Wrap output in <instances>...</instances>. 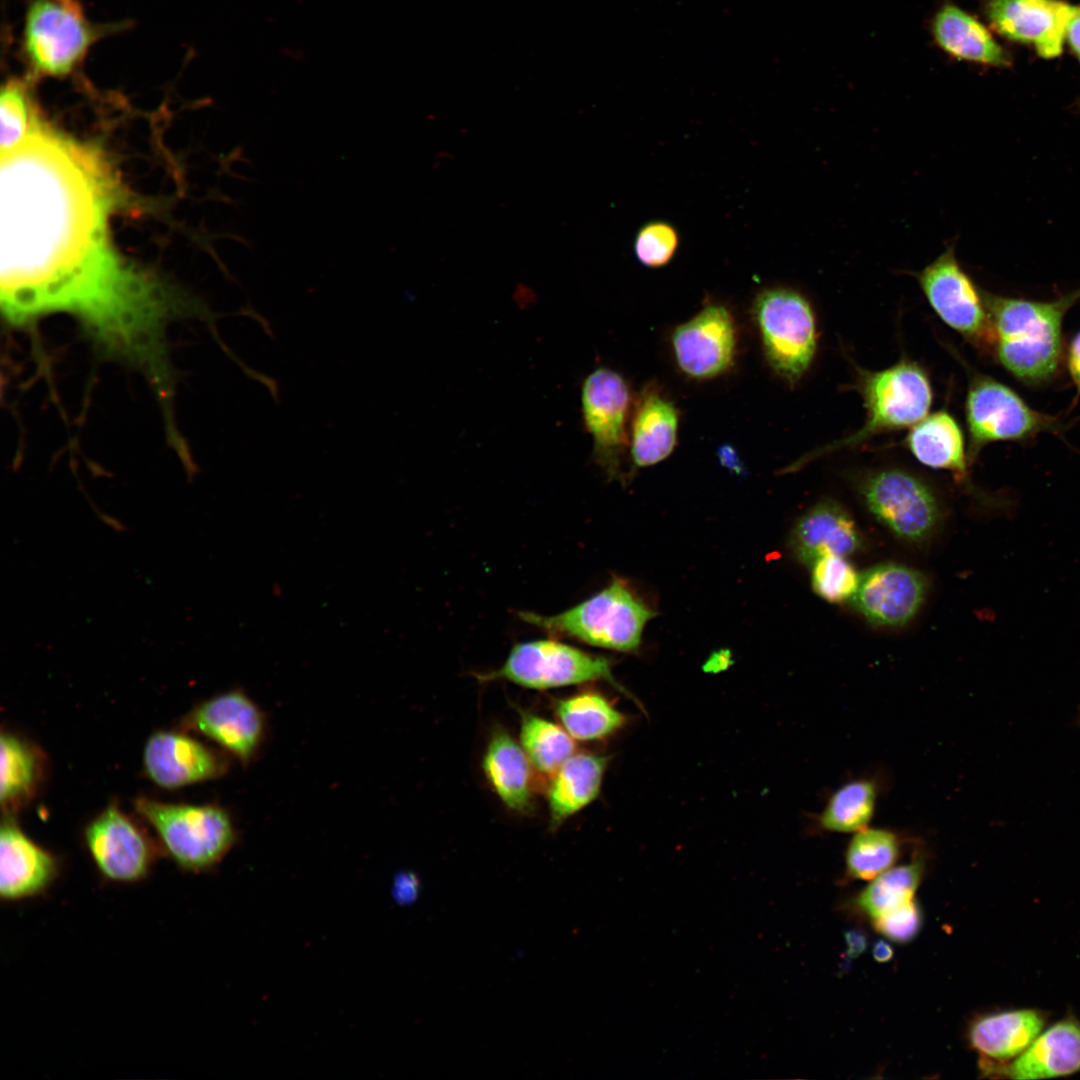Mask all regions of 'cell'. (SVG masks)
<instances>
[{
	"mask_svg": "<svg viewBox=\"0 0 1080 1080\" xmlns=\"http://www.w3.org/2000/svg\"><path fill=\"white\" fill-rule=\"evenodd\" d=\"M965 411L971 461L991 442L1026 440L1060 429L1057 418L1031 408L1011 388L983 375L971 381Z\"/></svg>",
	"mask_w": 1080,
	"mask_h": 1080,
	"instance_id": "cell-11",
	"label": "cell"
},
{
	"mask_svg": "<svg viewBox=\"0 0 1080 1080\" xmlns=\"http://www.w3.org/2000/svg\"><path fill=\"white\" fill-rule=\"evenodd\" d=\"M930 306L979 351L994 353L996 336L982 293L959 265L954 246L916 276Z\"/></svg>",
	"mask_w": 1080,
	"mask_h": 1080,
	"instance_id": "cell-13",
	"label": "cell"
},
{
	"mask_svg": "<svg viewBox=\"0 0 1080 1080\" xmlns=\"http://www.w3.org/2000/svg\"><path fill=\"white\" fill-rule=\"evenodd\" d=\"M85 841L98 872L112 883L142 881L154 862L149 841L115 806L107 807L88 824Z\"/></svg>",
	"mask_w": 1080,
	"mask_h": 1080,
	"instance_id": "cell-16",
	"label": "cell"
},
{
	"mask_svg": "<svg viewBox=\"0 0 1080 1080\" xmlns=\"http://www.w3.org/2000/svg\"><path fill=\"white\" fill-rule=\"evenodd\" d=\"M875 930L891 941L906 943L920 931L922 913L915 900L892 910L872 922Z\"/></svg>",
	"mask_w": 1080,
	"mask_h": 1080,
	"instance_id": "cell-37",
	"label": "cell"
},
{
	"mask_svg": "<svg viewBox=\"0 0 1080 1080\" xmlns=\"http://www.w3.org/2000/svg\"><path fill=\"white\" fill-rule=\"evenodd\" d=\"M608 758L575 752L550 776L547 785L549 826L559 828L599 795Z\"/></svg>",
	"mask_w": 1080,
	"mask_h": 1080,
	"instance_id": "cell-26",
	"label": "cell"
},
{
	"mask_svg": "<svg viewBox=\"0 0 1080 1080\" xmlns=\"http://www.w3.org/2000/svg\"><path fill=\"white\" fill-rule=\"evenodd\" d=\"M634 399L627 380L610 368L593 370L582 384V416L592 437L593 458L608 479L623 483L628 481L624 462Z\"/></svg>",
	"mask_w": 1080,
	"mask_h": 1080,
	"instance_id": "cell-9",
	"label": "cell"
},
{
	"mask_svg": "<svg viewBox=\"0 0 1080 1080\" xmlns=\"http://www.w3.org/2000/svg\"><path fill=\"white\" fill-rule=\"evenodd\" d=\"M751 315L769 368L785 383H798L810 368L818 345L811 303L795 289L767 287L755 295Z\"/></svg>",
	"mask_w": 1080,
	"mask_h": 1080,
	"instance_id": "cell-5",
	"label": "cell"
},
{
	"mask_svg": "<svg viewBox=\"0 0 1080 1080\" xmlns=\"http://www.w3.org/2000/svg\"><path fill=\"white\" fill-rule=\"evenodd\" d=\"M927 856L918 851L905 864L893 866L861 890L854 900L859 912L873 922L913 900L923 880Z\"/></svg>",
	"mask_w": 1080,
	"mask_h": 1080,
	"instance_id": "cell-28",
	"label": "cell"
},
{
	"mask_svg": "<svg viewBox=\"0 0 1080 1080\" xmlns=\"http://www.w3.org/2000/svg\"><path fill=\"white\" fill-rule=\"evenodd\" d=\"M931 33L938 47L956 60L996 68L1013 63L990 29L955 4L946 3L935 13Z\"/></svg>",
	"mask_w": 1080,
	"mask_h": 1080,
	"instance_id": "cell-25",
	"label": "cell"
},
{
	"mask_svg": "<svg viewBox=\"0 0 1080 1080\" xmlns=\"http://www.w3.org/2000/svg\"><path fill=\"white\" fill-rule=\"evenodd\" d=\"M1 306L23 324L77 317L107 350L146 367L165 353L170 300L110 239L116 183L92 147L37 117L1 152Z\"/></svg>",
	"mask_w": 1080,
	"mask_h": 1080,
	"instance_id": "cell-1",
	"label": "cell"
},
{
	"mask_svg": "<svg viewBox=\"0 0 1080 1080\" xmlns=\"http://www.w3.org/2000/svg\"><path fill=\"white\" fill-rule=\"evenodd\" d=\"M612 661L554 639L514 645L497 670L478 676L481 681L505 680L526 689L548 690L605 681L626 692L612 673Z\"/></svg>",
	"mask_w": 1080,
	"mask_h": 1080,
	"instance_id": "cell-8",
	"label": "cell"
},
{
	"mask_svg": "<svg viewBox=\"0 0 1080 1080\" xmlns=\"http://www.w3.org/2000/svg\"><path fill=\"white\" fill-rule=\"evenodd\" d=\"M186 724L208 737L244 766L260 753L266 736V718L241 689L214 696L198 705Z\"/></svg>",
	"mask_w": 1080,
	"mask_h": 1080,
	"instance_id": "cell-15",
	"label": "cell"
},
{
	"mask_svg": "<svg viewBox=\"0 0 1080 1080\" xmlns=\"http://www.w3.org/2000/svg\"><path fill=\"white\" fill-rule=\"evenodd\" d=\"M135 809L153 826L168 855L186 871L212 868L236 840L230 815L217 805L172 804L143 797L136 800Z\"/></svg>",
	"mask_w": 1080,
	"mask_h": 1080,
	"instance_id": "cell-6",
	"label": "cell"
},
{
	"mask_svg": "<svg viewBox=\"0 0 1080 1080\" xmlns=\"http://www.w3.org/2000/svg\"><path fill=\"white\" fill-rule=\"evenodd\" d=\"M903 839L894 830L867 826L850 838L844 854L849 879L870 881L895 865Z\"/></svg>",
	"mask_w": 1080,
	"mask_h": 1080,
	"instance_id": "cell-31",
	"label": "cell"
},
{
	"mask_svg": "<svg viewBox=\"0 0 1080 1080\" xmlns=\"http://www.w3.org/2000/svg\"><path fill=\"white\" fill-rule=\"evenodd\" d=\"M560 725L577 741L607 738L625 723V716L602 694L583 691L554 705Z\"/></svg>",
	"mask_w": 1080,
	"mask_h": 1080,
	"instance_id": "cell-30",
	"label": "cell"
},
{
	"mask_svg": "<svg viewBox=\"0 0 1080 1080\" xmlns=\"http://www.w3.org/2000/svg\"><path fill=\"white\" fill-rule=\"evenodd\" d=\"M680 412L655 383L646 384L634 399L628 457L633 469L656 465L676 448Z\"/></svg>",
	"mask_w": 1080,
	"mask_h": 1080,
	"instance_id": "cell-20",
	"label": "cell"
},
{
	"mask_svg": "<svg viewBox=\"0 0 1080 1080\" xmlns=\"http://www.w3.org/2000/svg\"><path fill=\"white\" fill-rule=\"evenodd\" d=\"M862 544L853 519L832 500H823L806 511L792 528L788 542L794 557L806 566L828 555L846 557Z\"/></svg>",
	"mask_w": 1080,
	"mask_h": 1080,
	"instance_id": "cell-22",
	"label": "cell"
},
{
	"mask_svg": "<svg viewBox=\"0 0 1080 1080\" xmlns=\"http://www.w3.org/2000/svg\"><path fill=\"white\" fill-rule=\"evenodd\" d=\"M39 111L27 81L10 79L0 96V148L7 152L26 137Z\"/></svg>",
	"mask_w": 1080,
	"mask_h": 1080,
	"instance_id": "cell-34",
	"label": "cell"
},
{
	"mask_svg": "<svg viewBox=\"0 0 1080 1080\" xmlns=\"http://www.w3.org/2000/svg\"><path fill=\"white\" fill-rule=\"evenodd\" d=\"M1046 1015L1038 1009H1012L983 1014L968 1028V1042L990 1074L1024 1052L1041 1033Z\"/></svg>",
	"mask_w": 1080,
	"mask_h": 1080,
	"instance_id": "cell-21",
	"label": "cell"
},
{
	"mask_svg": "<svg viewBox=\"0 0 1080 1080\" xmlns=\"http://www.w3.org/2000/svg\"><path fill=\"white\" fill-rule=\"evenodd\" d=\"M1077 6L1064 0H985L984 13L989 27L1001 37L1050 60L1062 54Z\"/></svg>",
	"mask_w": 1080,
	"mask_h": 1080,
	"instance_id": "cell-14",
	"label": "cell"
},
{
	"mask_svg": "<svg viewBox=\"0 0 1080 1080\" xmlns=\"http://www.w3.org/2000/svg\"><path fill=\"white\" fill-rule=\"evenodd\" d=\"M810 567L812 588L822 599L839 603L853 598L860 577L845 557L824 556Z\"/></svg>",
	"mask_w": 1080,
	"mask_h": 1080,
	"instance_id": "cell-35",
	"label": "cell"
},
{
	"mask_svg": "<svg viewBox=\"0 0 1080 1080\" xmlns=\"http://www.w3.org/2000/svg\"><path fill=\"white\" fill-rule=\"evenodd\" d=\"M147 775L164 788H178L222 776L228 769L225 757L195 738L158 731L144 748Z\"/></svg>",
	"mask_w": 1080,
	"mask_h": 1080,
	"instance_id": "cell-18",
	"label": "cell"
},
{
	"mask_svg": "<svg viewBox=\"0 0 1080 1080\" xmlns=\"http://www.w3.org/2000/svg\"><path fill=\"white\" fill-rule=\"evenodd\" d=\"M519 617L551 636L576 639L591 646L637 652L644 628L656 613L624 578L577 605L554 615L522 611Z\"/></svg>",
	"mask_w": 1080,
	"mask_h": 1080,
	"instance_id": "cell-3",
	"label": "cell"
},
{
	"mask_svg": "<svg viewBox=\"0 0 1080 1080\" xmlns=\"http://www.w3.org/2000/svg\"><path fill=\"white\" fill-rule=\"evenodd\" d=\"M676 228L664 220L645 223L637 231L633 250L636 259L645 267L657 269L669 264L679 248Z\"/></svg>",
	"mask_w": 1080,
	"mask_h": 1080,
	"instance_id": "cell-36",
	"label": "cell"
},
{
	"mask_svg": "<svg viewBox=\"0 0 1080 1080\" xmlns=\"http://www.w3.org/2000/svg\"><path fill=\"white\" fill-rule=\"evenodd\" d=\"M846 955L849 960L859 957L867 947V936L859 928L848 929L845 934Z\"/></svg>",
	"mask_w": 1080,
	"mask_h": 1080,
	"instance_id": "cell-39",
	"label": "cell"
},
{
	"mask_svg": "<svg viewBox=\"0 0 1080 1080\" xmlns=\"http://www.w3.org/2000/svg\"><path fill=\"white\" fill-rule=\"evenodd\" d=\"M740 343L737 320L730 307L711 301L669 335L673 361L682 375L693 381H709L735 365Z\"/></svg>",
	"mask_w": 1080,
	"mask_h": 1080,
	"instance_id": "cell-12",
	"label": "cell"
},
{
	"mask_svg": "<svg viewBox=\"0 0 1080 1080\" xmlns=\"http://www.w3.org/2000/svg\"><path fill=\"white\" fill-rule=\"evenodd\" d=\"M60 872L58 858L32 841L10 817L0 829V898L14 903L45 894Z\"/></svg>",
	"mask_w": 1080,
	"mask_h": 1080,
	"instance_id": "cell-19",
	"label": "cell"
},
{
	"mask_svg": "<svg viewBox=\"0 0 1080 1080\" xmlns=\"http://www.w3.org/2000/svg\"><path fill=\"white\" fill-rule=\"evenodd\" d=\"M519 740L535 770L548 778L576 752L574 739L560 723L533 713H521Z\"/></svg>",
	"mask_w": 1080,
	"mask_h": 1080,
	"instance_id": "cell-32",
	"label": "cell"
},
{
	"mask_svg": "<svg viewBox=\"0 0 1080 1080\" xmlns=\"http://www.w3.org/2000/svg\"><path fill=\"white\" fill-rule=\"evenodd\" d=\"M1067 369L1076 388V398L1080 397V331L1068 345L1066 357Z\"/></svg>",
	"mask_w": 1080,
	"mask_h": 1080,
	"instance_id": "cell-38",
	"label": "cell"
},
{
	"mask_svg": "<svg viewBox=\"0 0 1080 1080\" xmlns=\"http://www.w3.org/2000/svg\"><path fill=\"white\" fill-rule=\"evenodd\" d=\"M981 293L996 336L994 354L1001 365L1027 384L1052 378L1061 361L1063 320L1080 299V289L1051 301Z\"/></svg>",
	"mask_w": 1080,
	"mask_h": 1080,
	"instance_id": "cell-2",
	"label": "cell"
},
{
	"mask_svg": "<svg viewBox=\"0 0 1080 1080\" xmlns=\"http://www.w3.org/2000/svg\"><path fill=\"white\" fill-rule=\"evenodd\" d=\"M110 28L87 17L79 0H28L21 52L34 77L72 73Z\"/></svg>",
	"mask_w": 1080,
	"mask_h": 1080,
	"instance_id": "cell-4",
	"label": "cell"
},
{
	"mask_svg": "<svg viewBox=\"0 0 1080 1080\" xmlns=\"http://www.w3.org/2000/svg\"><path fill=\"white\" fill-rule=\"evenodd\" d=\"M905 445L920 463L951 471L960 480L966 479L968 456L964 436L947 411L934 412L913 425Z\"/></svg>",
	"mask_w": 1080,
	"mask_h": 1080,
	"instance_id": "cell-27",
	"label": "cell"
},
{
	"mask_svg": "<svg viewBox=\"0 0 1080 1080\" xmlns=\"http://www.w3.org/2000/svg\"><path fill=\"white\" fill-rule=\"evenodd\" d=\"M0 758V800L4 808H10L26 800L35 790L40 778V756L24 739L3 732Z\"/></svg>",
	"mask_w": 1080,
	"mask_h": 1080,
	"instance_id": "cell-33",
	"label": "cell"
},
{
	"mask_svg": "<svg viewBox=\"0 0 1080 1080\" xmlns=\"http://www.w3.org/2000/svg\"><path fill=\"white\" fill-rule=\"evenodd\" d=\"M872 955L874 960L880 963L888 962L894 955V950L889 942L880 939L877 940L872 948Z\"/></svg>",
	"mask_w": 1080,
	"mask_h": 1080,
	"instance_id": "cell-41",
	"label": "cell"
},
{
	"mask_svg": "<svg viewBox=\"0 0 1080 1080\" xmlns=\"http://www.w3.org/2000/svg\"><path fill=\"white\" fill-rule=\"evenodd\" d=\"M859 391L866 409L863 426L848 437L811 453L809 459L857 446L883 432L913 426L927 416L933 398L925 371L907 360L881 371H861Z\"/></svg>",
	"mask_w": 1080,
	"mask_h": 1080,
	"instance_id": "cell-7",
	"label": "cell"
},
{
	"mask_svg": "<svg viewBox=\"0 0 1080 1080\" xmlns=\"http://www.w3.org/2000/svg\"><path fill=\"white\" fill-rule=\"evenodd\" d=\"M857 490L870 512L899 538L921 543L935 531L940 507L931 487L918 476L884 468L865 473Z\"/></svg>",
	"mask_w": 1080,
	"mask_h": 1080,
	"instance_id": "cell-10",
	"label": "cell"
},
{
	"mask_svg": "<svg viewBox=\"0 0 1080 1080\" xmlns=\"http://www.w3.org/2000/svg\"><path fill=\"white\" fill-rule=\"evenodd\" d=\"M482 770L507 809L521 814L532 809L536 770L520 743L504 728L492 731L483 754Z\"/></svg>",
	"mask_w": 1080,
	"mask_h": 1080,
	"instance_id": "cell-24",
	"label": "cell"
},
{
	"mask_svg": "<svg viewBox=\"0 0 1080 1080\" xmlns=\"http://www.w3.org/2000/svg\"><path fill=\"white\" fill-rule=\"evenodd\" d=\"M880 794V785L872 777H859L840 785L827 799L817 816L823 832L855 833L871 822Z\"/></svg>",
	"mask_w": 1080,
	"mask_h": 1080,
	"instance_id": "cell-29",
	"label": "cell"
},
{
	"mask_svg": "<svg viewBox=\"0 0 1080 1080\" xmlns=\"http://www.w3.org/2000/svg\"><path fill=\"white\" fill-rule=\"evenodd\" d=\"M927 593L925 576L898 563H882L867 570L851 599L870 623L902 627L918 613Z\"/></svg>",
	"mask_w": 1080,
	"mask_h": 1080,
	"instance_id": "cell-17",
	"label": "cell"
},
{
	"mask_svg": "<svg viewBox=\"0 0 1080 1080\" xmlns=\"http://www.w3.org/2000/svg\"><path fill=\"white\" fill-rule=\"evenodd\" d=\"M1080 1072V1021L1069 1016L1054 1023L1012 1061L995 1068L1010 1079H1044Z\"/></svg>",
	"mask_w": 1080,
	"mask_h": 1080,
	"instance_id": "cell-23",
	"label": "cell"
},
{
	"mask_svg": "<svg viewBox=\"0 0 1080 1080\" xmlns=\"http://www.w3.org/2000/svg\"><path fill=\"white\" fill-rule=\"evenodd\" d=\"M1066 43L1080 64V5L1077 6L1076 11L1068 24ZM1077 104L1080 107V98Z\"/></svg>",
	"mask_w": 1080,
	"mask_h": 1080,
	"instance_id": "cell-40",
	"label": "cell"
}]
</instances>
